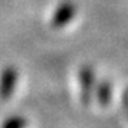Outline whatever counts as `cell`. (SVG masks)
<instances>
[{
	"label": "cell",
	"mask_w": 128,
	"mask_h": 128,
	"mask_svg": "<svg viewBox=\"0 0 128 128\" xmlns=\"http://www.w3.org/2000/svg\"><path fill=\"white\" fill-rule=\"evenodd\" d=\"M96 94H97L98 102L102 107H107L111 102V98H112V87H111V84L108 81H101L97 86Z\"/></svg>",
	"instance_id": "obj_4"
},
{
	"label": "cell",
	"mask_w": 128,
	"mask_h": 128,
	"mask_svg": "<svg viewBox=\"0 0 128 128\" xmlns=\"http://www.w3.org/2000/svg\"><path fill=\"white\" fill-rule=\"evenodd\" d=\"M80 90H81V101L82 104H90L94 90V71L90 66H84L80 70Z\"/></svg>",
	"instance_id": "obj_3"
},
{
	"label": "cell",
	"mask_w": 128,
	"mask_h": 128,
	"mask_svg": "<svg viewBox=\"0 0 128 128\" xmlns=\"http://www.w3.org/2000/svg\"><path fill=\"white\" fill-rule=\"evenodd\" d=\"M76 12H77V7L73 2L70 0H64L61 2L57 9H56L54 14H53V18H51V26L54 28H61L64 26L71 22L76 16Z\"/></svg>",
	"instance_id": "obj_2"
},
{
	"label": "cell",
	"mask_w": 128,
	"mask_h": 128,
	"mask_svg": "<svg viewBox=\"0 0 128 128\" xmlns=\"http://www.w3.org/2000/svg\"><path fill=\"white\" fill-rule=\"evenodd\" d=\"M27 124V118H24L23 115H12L3 121L2 128H26Z\"/></svg>",
	"instance_id": "obj_5"
},
{
	"label": "cell",
	"mask_w": 128,
	"mask_h": 128,
	"mask_svg": "<svg viewBox=\"0 0 128 128\" xmlns=\"http://www.w3.org/2000/svg\"><path fill=\"white\" fill-rule=\"evenodd\" d=\"M18 71L13 66H7L2 70L0 74V98L2 100H9L13 96L14 88L17 86Z\"/></svg>",
	"instance_id": "obj_1"
}]
</instances>
